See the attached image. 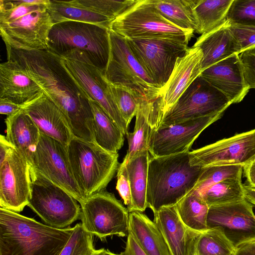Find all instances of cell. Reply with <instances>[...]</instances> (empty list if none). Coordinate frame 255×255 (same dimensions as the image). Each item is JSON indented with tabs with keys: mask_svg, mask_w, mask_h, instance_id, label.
<instances>
[{
	"mask_svg": "<svg viewBox=\"0 0 255 255\" xmlns=\"http://www.w3.org/2000/svg\"><path fill=\"white\" fill-rule=\"evenodd\" d=\"M7 59L19 63L43 92L61 110L74 137L95 142L90 99L49 50L26 51L6 47Z\"/></svg>",
	"mask_w": 255,
	"mask_h": 255,
	"instance_id": "obj_1",
	"label": "cell"
},
{
	"mask_svg": "<svg viewBox=\"0 0 255 255\" xmlns=\"http://www.w3.org/2000/svg\"><path fill=\"white\" fill-rule=\"evenodd\" d=\"M73 229L54 228L0 208V255H60Z\"/></svg>",
	"mask_w": 255,
	"mask_h": 255,
	"instance_id": "obj_2",
	"label": "cell"
},
{
	"mask_svg": "<svg viewBox=\"0 0 255 255\" xmlns=\"http://www.w3.org/2000/svg\"><path fill=\"white\" fill-rule=\"evenodd\" d=\"M50 0H0V32L6 47L26 51L48 50L54 24Z\"/></svg>",
	"mask_w": 255,
	"mask_h": 255,
	"instance_id": "obj_3",
	"label": "cell"
},
{
	"mask_svg": "<svg viewBox=\"0 0 255 255\" xmlns=\"http://www.w3.org/2000/svg\"><path fill=\"white\" fill-rule=\"evenodd\" d=\"M189 152L150 157L146 203L153 213L175 205L196 186L204 168L191 165Z\"/></svg>",
	"mask_w": 255,
	"mask_h": 255,
	"instance_id": "obj_4",
	"label": "cell"
},
{
	"mask_svg": "<svg viewBox=\"0 0 255 255\" xmlns=\"http://www.w3.org/2000/svg\"><path fill=\"white\" fill-rule=\"evenodd\" d=\"M67 150L73 175L85 198L105 190L119 167L118 153L74 136Z\"/></svg>",
	"mask_w": 255,
	"mask_h": 255,
	"instance_id": "obj_5",
	"label": "cell"
},
{
	"mask_svg": "<svg viewBox=\"0 0 255 255\" xmlns=\"http://www.w3.org/2000/svg\"><path fill=\"white\" fill-rule=\"evenodd\" d=\"M48 50L59 55L72 50L84 52L105 73L110 53V29L74 21L55 23L49 32Z\"/></svg>",
	"mask_w": 255,
	"mask_h": 255,
	"instance_id": "obj_6",
	"label": "cell"
},
{
	"mask_svg": "<svg viewBox=\"0 0 255 255\" xmlns=\"http://www.w3.org/2000/svg\"><path fill=\"white\" fill-rule=\"evenodd\" d=\"M110 53L105 77L112 85L125 88L137 99L152 100L161 88L139 63L124 37L110 30Z\"/></svg>",
	"mask_w": 255,
	"mask_h": 255,
	"instance_id": "obj_7",
	"label": "cell"
},
{
	"mask_svg": "<svg viewBox=\"0 0 255 255\" xmlns=\"http://www.w3.org/2000/svg\"><path fill=\"white\" fill-rule=\"evenodd\" d=\"M31 191L27 206L50 226L69 227L80 217L78 201L66 191L31 167Z\"/></svg>",
	"mask_w": 255,
	"mask_h": 255,
	"instance_id": "obj_8",
	"label": "cell"
},
{
	"mask_svg": "<svg viewBox=\"0 0 255 255\" xmlns=\"http://www.w3.org/2000/svg\"><path fill=\"white\" fill-rule=\"evenodd\" d=\"M110 30L126 39L169 38L189 42L194 32L182 29L163 17L150 2L137 1L112 21Z\"/></svg>",
	"mask_w": 255,
	"mask_h": 255,
	"instance_id": "obj_9",
	"label": "cell"
},
{
	"mask_svg": "<svg viewBox=\"0 0 255 255\" xmlns=\"http://www.w3.org/2000/svg\"><path fill=\"white\" fill-rule=\"evenodd\" d=\"M59 56L65 67L90 100L99 104L126 135L128 126L116 104L104 73L81 51L72 50Z\"/></svg>",
	"mask_w": 255,
	"mask_h": 255,
	"instance_id": "obj_10",
	"label": "cell"
},
{
	"mask_svg": "<svg viewBox=\"0 0 255 255\" xmlns=\"http://www.w3.org/2000/svg\"><path fill=\"white\" fill-rule=\"evenodd\" d=\"M83 228L103 241L114 235L128 236L129 211L115 195L105 190L87 198L81 204Z\"/></svg>",
	"mask_w": 255,
	"mask_h": 255,
	"instance_id": "obj_11",
	"label": "cell"
},
{
	"mask_svg": "<svg viewBox=\"0 0 255 255\" xmlns=\"http://www.w3.org/2000/svg\"><path fill=\"white\" fill-rule=\"evenodd\" d=\"M231 104L224 94L200 75L164 115L158 126L224 112Z\"/></svg>",
	"mask_w": 255,
	"mask_h": 255,
	"instance_id": "obj_12",
	"label": "cell"
},
{
	"mask_svg": "<svg viewBox=\"0 0 255 255\" xmlns=\"http://www.w3.org/2000/svg\"><path fill=\"white\" fill-rule=\"evenodd\" d=\"M126 40L137 61L161 89L168 81L177 59L185 53L188 43L169 38Z\"/></svg>",
	"mask_w": 255,
	"mask_h": 255,
	"instance_id": "obj_13",
	"label": "cell"
},
{
	"mask_svg": "<svg viewBox=\"0 0 255 255\" xmlns=\"http://www.w3.org/2000/svg\"><path fill=\"white\" fill-rule=\"evenodd\" d=\"M136 1L135 0H50L48 9L54 24L74 21L110 29L112 21Z\"/></svg>",
	"mask_w": 255,
	"mask_h": 255,
	"instance_id": "obj_14",
	"label": "cell"
},
{
	"mask_svg": "<svg viewBox=\"0 0 255 255\" xmlns=\"http://www.w3.org/2000/svg\"><path fill=\"white\" fill-rule=\"evenodd\" d=\"M31 168L66 191L80 204L86 198L73 175L67 146L40 133Z\"/></svg>",
	"mask_w": 255,
	"mask_h": 255,
	"instance_id": "obj_15",
	"label": "cell"
},
{
	"mask_svg": "<svg viewBox=\"0 0 255 255\" xmlns=\"http://www.w3.org/2000/svg\"><path fill=\"white\" fill-rule=\"evenodd\" d=\"M224 113L159 126L152 129L148 143L149 154L152 157H159L190 151L201 133L220 119Z\"/></svg>",
	"mask_w": 255,
	"mask_h": 255,
	"instance_id": "obj_16",
	"label": "cell"
},
{
	"mask_svg": "<svg viewBox=\"0 0 255 255\" xmlns=\"http://www.w3.org/2000/svg\"><path fill=\"white\" fill-rule=\"evenodd\" d=\"M31 166L12 146L0 161V208L21 212L29 202Z\"/></svg>",
	"mask_w": 255,
	"mask_h": 255,
	"instance_id": "obj_17",
	"label": "cell"
},
{
	"mask_svg": "<svg viewBox=\"0 0 255 255\" xmlns=\"http://www.w3.org/2000/svg\"><path fill=\"white\" fill-rule=\"evenodd\" d=\"M253 206L245 199L209 207L207 229L219 228L234 248L255 240Z\"/></svg>",
	"mask_w": 255,
	"mask_h": 255,
	"instance_id": "obj_18",
	"label": "cell"
},
{
	"mask_svg": "<svg viewBox=\"0 0 255 255\" xmlns=\"http://www.w3.org/2000/svg\"><path fill=\"white\" fill-rule=\"evenodd\" d=\"M189 156L191 166L241 164L244 166L255 157V128L190 151Z\"/></svg>",
	"mask_w": 255,
	"mask_h": 255,
	"instance_id": "obj_19",
	"label": "cell"
},
{
	"mask_svg": "<svg viewBox=\"0 0 255 255\" xmlns=\"http://www.w3.org/2000/svg\"><path fill=\"white\" fill-rule=\"evenodd\" d=\"M22 109L40 132L67 146L74 137L63 112L43 92L23 104Z\"/></svg>",
	"mask_w": 255,
	"mask_h": 255,
	"instance_id": "obj_20",
	"label": "cell"
},
{
	"mask_svg": "<svg viewBox=\"0 0 255 255\" xmlns=\"http://www.w3.org/2000/svg\"><path fill=\"white\" fill-rule=\"evenodd\" d=\"M200 75L232 104L241 102L250 90L245 80L239 54L232 55L209 66Z\"/></svg>",
	"mask_w": 255,
	"mask_h": 255,
	"instance_id": "obj_21",
	"label": "cell"
},
{
	"mask_svg": "<svg viewBox=\"0 0 255 255\" xmlns=\"http://www.w3.org/2000/svg\"><path fill=\"white\" fill-rule=\"evenodd\" d=\"M202 59L201 50L193 46L188 48L184 55L177 59L168 81L161 91L163 116L201 74Z\"/></svg>",
	"mask_w": 255,
	"mask_h": 255,
	"instance_id": "obj_22",
	"label": "cell"
},
{
	"mask_svg": "<svg viewBox=\"0 0 255 255\" xmlns=\"http://www.w3.org/2000/svg\"><path fill=\"white\" fill-rule=\"evenodd\" d=\"M43 92L17 61L7 59L0 64V98L23 105Z\"/></svg>",
	"mask_w": 255,
	"mask_h": 255,
	"instance_id": "obj_23",
	"label": "cell"
},
{
	"mask_svg": "<svg viewBox=\"0 0 255 255\" xmlns=\"http://www.w3.org/2000/svg\"><path fill=\"white\" fill-rule=\"evenodd\" d=\"M137 102L133 131L126 134L128 147L122 162L124 164L128 163L140 152L148 150L152 128L157 124L161 112L162 99L160 96L152 100L138 99Z\"/></svg>",
	"mask_w": 255,
	"mask_h": 255,
	"instance_id": "obj_24",
	"label": "cell"
},
{
	"mask_svg": "<svg viewBox=\"0 0 255 255\" xmlns=\"http://www.w3.org/2000/svg\"><path fill=\"white\" fill-rule=\"evenodd\" d=\"M226 22L199 37L193 47L203 54L202 71L234 54H240L241 48Z\"/></svg>",
	"mask_w": 255,
	"mask_h": 255,
	"instance_id": "obj_25",
	"label": "cell"
},
{
	"mask_svg": "<svg viewBox=\"0 0 255 255\" xmlns=\"http://www.w3.org/2000/svg\"><path fill=\"white\" fill-rule=\"evenodd\" d=\"M5 123L6 139L31 166L40 137L37 127L22 109L7 116Z\"/></svg>",
	"mask_w": 255,
	"mask_h": 255,
	"instance_id": "obj_26",
	"label": "cell"
},
{
	"mask_svg": "<svg viewBox=\"0 0 255 255\" xmlns=\"http://www.w3.org/2000/svg\"><path fill=\"white\" fill-rule=\"evenodd\" d=\"M129 231L148 255H172L159 228L142 212H129Z\"/></svg>",
	"mask_w": 255,
	"mask_h": 255,
	"instance_id": "obj_27",
	"label": "cell"
},
{
	"mask_svg": "<svg viewBox=\"0 0 255 255\" xmlns=\"http://www.w3.org/2000/svg\"><path fill=\"white\" fill-rule=\"evenodd\" d=\"M153 221L161 232L172 255H187V228L175 205L163 207L154 213Z\"/></svg>",
	"mask_w": 255,
	"mask_h": 255,
	"instance_id": "obj_28",
	"label": "cell"
},
{
	"mask_svg": "<svg viewBox=\"0 0 255 255\" xmlns=\"http://www.w3.org/2000/svg\"><path fill=\"white\" fill-rule=\"evenodd\" d=\"M235 251L219 228L202 232L187 228V255H234Z\"/></svg>",
	"mask_w": 255,
	"mask_h": 255,
	"instance_id": "obj_29",
	"label": "cell"
},
{
	"mask_svg": "<svg viewBox=\"0 0 255 255\" xmlns=\"http://www.w3.org/2000/svg\"><path fill=\"white\" fill-rule=\"evenodd\" d=\"M94 119L95 142L105 150L117 153L124 144V134L97 103L90 100Z\"/></svg>",
	"mask_w": 255,
	"mask_h": 255,
	"instance_id": "obj_30",
	"label": "cell"
},
{
	"mask_svg": "<svg viewBox=\"0 0 255 255\" xmlns=\"http://www.w3.org/2000/svg\"><path fill=\"white\" fill-rule=\"evenodd\" d=\"M149 158V151L146 149L125 164L127 168L131 192V206L129 212H142L147 208L146 190Z\"/></svg>",
	"mask_w": 255,
	"mask_h": 255,
	"instance_id": "obj_31",
	"label": "cell"
},
{
	"mask_svg": "<svg viewBox=\"0 0 255 255\" xmlns=\"http://www.w3.org/2000/svg\"><path fill=\"white\" fill-rule=\"evenodd\" d=\"M198 0H150L158 12L179 28L195 32L197 28L194 8Z\"/></svg>",
	"mask_w": 255,
	"mask_h": 255,
	"instance_id": "obj_32",
	"label": "cell"
},
{
	"mask_svg": "<svg viewBox=\"0 0 255 255\" xmlns=\"http://www.w3.org/2000/svg\"><path fill=\"white\" fill-rule=\"evenodd\" d=\"M233 0H198L194 8L199 34L207 33L226 22Z\"/></svg>",
	"mask_w": 255,
	"mask_h": 255,
	"instance_id": "obj_33",
	"label": "cell"
},
{
	"mask_svg": "<svg viewBox=\"0 0 255 255\" xmlns=\"http://www.w3.org/2000/svg\"><path fill=\"white\" fill-rule=\"evenodd\" d=\"M175 207L187 228L200 232L208 230L207 219L209 207L199 192H190L175 205Z\"/></svg>",
	"mask_w": 255,
	"mask_h": 255,
	"instance_id": "obj_34",
	"label": "cell"
},
{
	"mask_svg": "<svg viewBox=\"0 0 255 255\" xmlns=\"http://www.w3.org/2000/svg\"><path fill=\"white\" fill-rule=\"evenodd\" d=\"M241 178L226 179L199 193L209 207L241 201L245 199Z\"/></svg>",
	"mask_w": 255,
	"mask_h": 255,
	"instance_id": "obj_35",
	"label": "cell"
},
{
	"mask_svg": "<svg viewBox=\"0 0 255 255\" xmlns=\"http://www.w3.org/2000/svg\"><path fill=\"white\" fill-rule=\"evenodd\" d=\"M204 168L192 191L200 193L207 187L226 179L242 177L243 171V165L241 164L217 165Z\"/></svg>",
	"mask_w": 255,
	"mask_h": 255,
	"instance_id": "obj_36",
	"label": "cell"
},
{
	"mask_svg": "<svg viewBox=\"0 0 255 255\" xmlns=\"http://www.w3.org/2000/svg\"><path fill=\"white\" fill-rule=\"evenodd\" d=\"M94 236L81 224L74 227L71 236L60 255H91L97 250L94 247Z\"/></svg>",
	"mask_w": 255,
	"mask_h": 255,
	"instance_id": "obj_37",
	"label": "cell"
},
{
	"mask_svg": "<svg viewBox=\"0 0 255 255\" xmlns=\"http://www.w3.org/2000/svg\"><path fill=\"white\" fill-rule=\"evenodd\" d=\"M226 21L229 24L255 26V0H233Z\"/></svg>",
	"mask_w": 255,
	"mask_h": 255,
	"instance_id": "obj_38",
	"label": "cell"
},
{
	"mask_svg": "<svg viewBox=\"0 0 255 255\" xmlns=\"http://www.w3.org/2000/svg\"><path fill=\"white\" fill-rule=\"evenodd\" d=\"M116 104L128 126L132 119L135 116L137 107V99L129 91L121 87L109 84Z\"/></svg>",
	"mask_w": 255,
	"mask_h": 255,
	"instance_id": "obj_39",
	"label": "cell"
},
{
	"mask_svg": "<svg viewBox=\"0 0 255 255\" xmlns=\"http://www.w3.org/2000/svg\"><path fill=\"white\" fill-rule=\"evenodd\" d=\"M229 24L230 31L240 45L242 53L245 50L255 48V26Z\"/></svg>",
	"mask_w": 255,
	"mask_h": 255,
	"instance_id": "obj_40",
	"label": "cell"
},
{
	"mask_svg": "<svg viewBox=\"0 0 255 255\" xmlns=\"http://www.w3.org/2000/svg\"><path fill=\"white\" fill-rule=\"evenodd\" d=\"M117 177L116 189L129 211L131 206V192L126 164L123 163L120 164Z\"/></svg>",
	"mask_w": 255,
	"mask_h": 255,
	"instance_id": "obj_41",
	"label": "cell"
},
{
	"mask_svg": "<svg viewBox=\"0 0 255 255\" xmlns=\"http://www.w3.org/2000/svg\"><path fill=\"white\" fill-rule=\"evenodd\" d=\"M239 55L245 80L250 89H255V48Z\"/></svg>",
	"mask_w": 255,
	"mask_h": 255,
	"instance_id": "obj_42",
	"label": "cell"
},
{
	"mask_svg": "<svg viewBox=\"0 0 255 255\" xmlns=\"http://www.w3.org/2000/svg\"><path fill=\"white\" fill-rule=\"evenodd\" d=\"M122 255H148L139 245L132 233L129 231L126 248Z\"/></svg>",
	"mask_w": 255,
	"mask_h": 255,
	"instance_id": "obj_43",
	"label": "cell"
},
{
	"mask_svg": "<svg viewBox=\"0 0 255 255\" xmlns=\"http://www.w3.org/2000/svg\"><path fill=\"white\" fill-rule=\"evenodd\" d=\"M22 106L7 99L0 98V113L2 115H12L20 111Z\"/></svg>",
	"mask_w": 255,
	"mask_h": 255,
	"instance_id": "obj_44",
	"label": "cell"
},
{
	"mask_svg": "<svg viewBox=\"0 0 255 255\" xmlns=\"http://www.w3.org/2000/svg\"><path fill=\"white\" fill-rule=\"evenodd\" d=\"M243 170L247 179L248 185L255 188V159L244 165Z\"/></svg>",
	"mask_w": 255,
	"mask_h": 255,
	"instance_id": "obj_45",
	"label": "cell"
},
{
	"mask_svg": "<svg viewBox=\"0 0 255 255\" xmlns=\"http://www.w3.org/2000/svg\"><path fill=\"white\" fill-rule=\"evenodd\" d=\"M234 255H255V240L239 247Z\"/></svg>",
	"mask_w": 255,
	"mask_h": 255,
	"instance_id": "obj_46",
	"label": "cell"
},
{
	"mask_svg": "<svg viewBox=\"0 0 255 255\" xmlns=\"http://www.w3.org/2000/svg\"><path fill=\"white\" fill-rule=\"evenodd\" d=\"M245 199L255 206V188L248 185L243 184Z\"/></svg>",
	"mask_w": 255,
	"mask_h": 255,
	"instance_id": "obj_47",
	"label": "cell"
},
{
	"mask_svg": "<svg viewBox=\"0 0 255 255\" xmlns=\"http://www.w3.org/2000/svg\"><path fill=\"white\" fill-rule=\"evenodd\" d=\"M101 255H122L121 254H114L113 253H112L110 251L105 249L104 252Z\"/></svg>",
	"mask_w": 255,
	"mask_h": 255,
	"instance_id": "obj_48",
	"label": "cell"
},
{
	"mask_svg": "<svg viewBox=\"0 0 255 255\" xmlns=\"http://www.w3.org/2000/svg\"><path fill=\"white\" fill-rule=\"evenodd\" d=\"M105 249H101L100 250H97V251L91 255H101L105 251Z\"/></svg>",
	"mask_w": 255,
	"mask_h": 255,
	"instance_id": "obj_49",
	"label": "cell"
},
{
	"mask_svg": "<svg viewBox=\"0 0 255 255\" xmlns=\"http://www.w3.org/2000/svg\"><path fill=\"white\" fill-rule=\"evenodd\" d=\"M254 159H255V157Z\"/></svg>",
	"mask_w": 255,
	"mask_h": 255,
	"instance_id": "obj_50",
	"label": "cell"
}]
</instances>
